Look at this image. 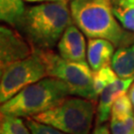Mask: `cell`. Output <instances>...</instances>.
I'll list each match as a JSON object with an SVG mask.
<instances>
[{"label": "cell", "instance_id": "cell-1", "mask_svg": "<svg viewBox=\"0 0 134 134\" xmlns=\"http://www.w3.org/2000/svg\"><path fill=\"white\" fill-rule=\"evenodd\" d=\"M72 22L66 0L42 2L26 8L18 29L34 48L45 50L59 43L65 30Z\"/></svg>", "mask_w": 134, "mask_h": 134}, {"label": "cell", "instance_id": "cell-2", "mask_svg": "<svg viewBox=\"0 0 134 134\" xmlns=\"http://www.w3.org/2000/svg\"><path fill=\"white\" fill-rule=\"evenodd\" d=\"M70 10L74 23L90 39H105L119 47L134 36L118 23L110 0H72Z\"/></svg>", "mask_w": 134, "mask_h": 134}, {"label": "cell", "instance_id": "cell-3", "mask_svg": "<svg viewBox=\"0 0 134 134\" xmlns=\"http://www.w3.org/2000/svg\"><path fill=\"white\" fill-rule=\"evenodd\" d=\"M71 94L67 85L59 79L46 77L26 86L1 105V114L33 117L59 104Z\"/></svg>", "mask_w": 134, "mask_h": 134}, {"label": "cell", "instance_id": "cell-4", "mask_svg": "<svg viewBox=\"0 0 134 134\" xmlns=\"http://www.w3.org/2000/svg\"><path fill=\"white\" fill-rule=\"evenodd\" d=\"M94 114L96 100L68 96L53 108L32 118L68 134H90Z\"/></svg>", "mask_w": 134, "mask_h": 134}, {"label": "cell", "instance_id": "cell-5", "mask_svg": "<svg viewBox=\"0 0 134 134\" xmlns=\"http://www.w3.org/2000/svg\"><path fill=\"white\" fill-rule=\"evenodd\" d=\"M34 51L42 58L48 72V77H53L64 81L72 96L96 100L92 81V70L86 62H72L63 59L51 49H37Z\"/></svg>", "mask_w": 134, "mask_h": 134}, {"label": "cell", "instance_id": "cell-6", "mask_svg": "<svg viewBox=\"0 0 134 134\" xmlns=\"http://www.w3.org/2000/svg\"><path fill=\"white\" fill-rule=\"evenodd\" d=\"M46 77H48L47 67L35 51L30 57L1 67V103L9 100L26 86Z\"/></svg>", "mask_w": 134, "mask_h": 134}, {"label": "cell", "instance_id": "cell-7", "mask_svg": "<svg viewBox=\"0 0 134 134\" xmlns=\"http://www.w3.org/2000/svg\"><path fill=\"white\" fill-rule=\"evenodd\" d=\"M34 47L15 29L7 26L0 28V63L1 67L30 57Z\"/></svg>", "mask_w": 134, "mask_h": 134}, {"label": "cell", "instance_id": "cell-8", "mask_svg": "<svg viewBox=\"0 0 134 134\" xmlns=\"http://www.w3.org/2000/svg\"><path fill=\"white\" fill-rule=\"evenodd\" d=\"M59 55L69 61L85 63L86 57V44L83 33L77 25L68 27L58 43Z\"/></svg>", "mask_w": 134, "mask_h": 134}, {"label": "cell", "instance_id": "cell-9", "mask_svg": "<svg viewBox=\"0 0 134 134\" xmlns=\"http://www.w3.org/2000/svg\"><path fill=\"white\" fill-rule=\"evenodd\" d=\"M134 77L120 79L118 77L112 83L107 86L104 91L99 94L98 106L96 109V126L101 125L109 119L111 114V107L114 101L122 94H125L130 86L132 85Z\"/></svg>", "mask_w": 134, "mask_h": 134}, {"label": "cell", "instance_id": "cell-10", "mask_svg": "<svg viewBox=\"0 0 134 134\" xmlns=\"http://www.w3.org/2000/svg\"><path fill=\"white\" fill-rule=\"evenodd\" d=\"M114 54V45L105 39L91 38L87 42L86 57L92 72L109 65Z\"/></svg>", "mask_w": 134, "mask_h": 134}, {"label": "cell", "instance_id": "cell-11", "mask_svg": "<svg viewBox=\"0 0 134 134\" xmlns=\"http://www.w3.org/2000/svg\"><path fill=\"white\" fill-rule=\"evenodd\" d=\"M110 65L120 79L134 77V36L118 47L113 54Z\"/></svg>", "mask_w": 134, "mask_h": 134}, {"label": "cell", "instance_id": "cell-12", "mask_svg": "<svg viewBox=\"0 0 134 134\" xmlns=\"http://www.w3.org/2000/svg\"><path fill=\"white\" fill-rule=\"evenodd\" d=\"M24 0H0V18L6 24L18 28L25 14Z\"/></svg>", "mask_w": 134, "mask_h": 134}, {"label": "cell", "instance_id": "cell-13", "mask_svg": "<svg viewBox=\"0 0 134 134\" xmlns=\"http://www.w3.org/2000/svg\"><path fill=\"white\" fill-rule=\"evenodd\" d=\"M113 14L121 26L134 34V0H110Z\"/></svg>", "mask_w": 134, "mask_h": 134}, {"label": "cell", "instance_id": "cell-14", "mask_svg": "<svg viewBox=\"0 0 134 134\" xmlns=\"http://www.w3.org/2000/svg\"><path fill=\"white\" fill-rule=\"evenodd\" d=\"M118 77L113 71V69L109 65L102 67L100 70L92 72V81H93V87L97 96H99L104 91L107 86L112 83Z\"/></svg>", "mask_w": 134, "mask_h": 134}, {"label": "cell", "instance_id": "cell-15", "mask_svg": "<svg viewBox=\"0 0 134 134\" xmlns=\"http://www.w3.org/2000/svg\"><path fill=\"white\" fill-rule=\"evenodd\" d=\"M20 117L1 114L0 134H32Z\"/></svg>", "mask_w": 134, "mask_h": 134}, {"label": "cell", "instance_id": "cell-16", "mask_svg": "<svg viewBox=\"0 0 134 134\" xmlns=\"http://www.w3.org/2000/svg\"><path fill=\"white\" fill-rule=\"evenodd\" d=\"M132 101L130 99V96L126 93L120 96L111 107V114L110 118H116V119H124L130 115H132Z\"/></svg>", "mask_w": 134, "mask_h": 134}, {"label": "cell", "instance_id": "cell-17", "mask_svg": "<svg viewBox=\"0 0 134 134\" xmlns=\"http://www.w3.org/2000/svg\"><path fill=\"white\" fill-rule=\"evenodd\" d=\"M109 128L112 134H133L134 116L133 114L124 119L110 118Z\"/></svg>", "mask_w": 134, "mask_h": 134}, {"label": "cell", "instance_id": "cell-18", "mask_svg": "<svg viewBox=\"0 0 134 134\" xmlns=\"http://www.w3.org/2000/svg\"><path fill=\"white\" fill-rule=\"evenodd\" d=\"M26 124L28 125L29 129L32 134H68L61 130L55 128L53 126L41 123L32 117H27Z\"/></svg>", "mask_w": 134, "mask_h": 134}, {"label": "cell", "instance_id": "cell-19", "mask_svg": "<svg viewBox=\"0 0 134 134\" xmlns=\"http://www.w3.org/2000/svg\"><path fill=\"white\" fill-rule=\"evenodd\" d=\"M91 134H112L110 133L109 128L107 125H97L96 129L93 130V132Z\"/></svg>", "mask_w": 134, "mask_h": 134}, {"label": "cell", "instance_id": "cell-20", "mask_svg": "<svg viewBox=\"0 0 134 134\" xmlns=\"http://www.w3.org/2000/svg\"><path fill=\"white\" fill-rule=\"evenodd\" d=\"M24 1L30 2V3H35V2H52V1H64V0H24Z\"/></svg>", "mask_w": 134, "mask_h": 134}, {"label": "cell", "instance_id": "cell-21", "mask_svg": "<svg viewBox=\"0 0 134 134\" xmlns=\"http://www.w3.org/2000/svg\"><path fill=\"white\" fill-rule=\"evenodd\" d=\"M129 96H130V99H131V101H132V103H133V105H134V83H133V86H131Z\"/></svg>", "mask_w": 134, "mask_h": 134}, {"label": "cell", "instance_id": "cell-22", "mask_svg": "<svg viewBox=\"0 0 134 134\" xmlns=\"http://www.w3.org/2000/svg\"><path fill=\"white\" fill-rule=\"evenodd\" d=\"M133 134H134V133H133Z\"/></svg>", "mask_w": 134, "mask_h": 134}]
</instances>
